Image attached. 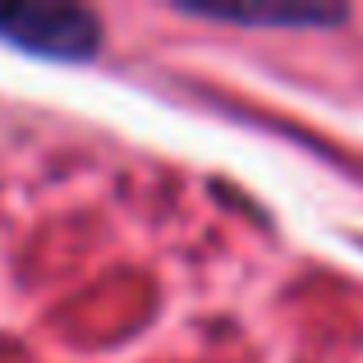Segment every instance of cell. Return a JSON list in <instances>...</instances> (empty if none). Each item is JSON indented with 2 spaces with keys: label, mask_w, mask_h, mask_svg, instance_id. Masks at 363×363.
Masks as SVG:
<instances>
[{
  "label": "cell",
  "mask_w": 363,
  "mask_h": 363,
  "mask_svg": "<svg viewBox=\"0 0 363 363\" xmlns=\"http://www.w3.org/2000/svg\"><path fill=\"white\" fill-rule=\"evenodd\" d=\"M0 42L46 60H88L101 46V23L79 5H0Z\"/></svg>",
  "instance_id": "1"
},
{
  "label": "cell",
  "mask_w": 363,
  "mask_h": 363,
  "mask_svg": "<svg viewBox=\"0 0 363 363\" xmlns=\"http://www.w3.org/2000/svg\"><path fill=\"white\" fill-rule=\"evenodd\" d=\"M184 14L212 18V23H244V28H331L345 9L322 5H184Z\"/></svg>",
  "instance_id": "2"
}]
</instances>
